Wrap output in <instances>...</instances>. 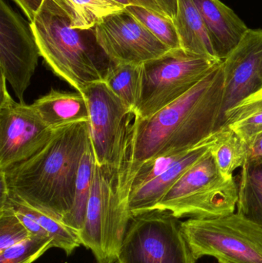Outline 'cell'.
<instances>
[{"label":"cell","mask_w":262,"mask_h":263,"mask_svg":"<svg viewBox=\"0 0 262 263\" xmlns=\"http://www.w3.org/2000/svg\"><path fill=\"white\" fill-rule=\"evenodd\" d=\"M31 236L27 229L7 205L0 207V252L23 242Z\"/></svg>","instance_id":"cell-27"},{"label":"cell","mask_w":262,"mask_h":263,"mask_svg":"<svg viewBox=\"0 0 262 263\" xmlns=\"http://www.w3.org/2000/svg\"><path fill=\"white\" fill-rule=\"evenodd\" d=\"M90 142L89 122L59 128L38 153L0 170V178L11 194L62 220L73 206L78 168Z\"/></svg>","instance_id":"cell-2"},{"label":"cell","mask_w":262,"mask_h":263,"mask_svg":"<svg viewBox=\"0 0 262 263\" xmlns=\"http://www.w3.org/2000/svg\"><path fill=\"white\" fill-rule=\"evenodd\" d=\"M210 153L221 174L233 177L234 172L246 163L247 145L235 132L223 127Z\"/></svg>","instance_id":"cell-23"},{"label":"cell","mask_w":262,"mask_h":263,"mask_svg":"<svg viewBox=\"0 0 262 263\" xmlns=\"http://www.w3.org/2000/svg\"><path fill=\"white\" fill-rule=\"evenodd\" d=\"M212 40L217 57L224 60L249 30L244 22L220 0H192Z\"/></svg>","instance_id":"cell-15"},{"label":"cell","mask_w":262,"mask_h":263,"mask_svg":"<svg viewBox=\"0 0 262 263\" xmlns=\"http://www.w3.org/2000/svg\"><path fill=\"white\" fill-rule=\"evenodd\" d=\"M7 205V206L10 207V208L15 212L17 217L19 219L22 223L24 225V227L27 229V230L29 232V233H30L31 236H38V237L42 238H49V239H51V237L49 236V235L48 234L47 232H46V230H45L44 229H43V227H42L41 226H40L39 224L35 220V219H32V217L28 216V215L18 211V210L12 208V207L9 206V205ZM4 205H3V206H4Z\"/></svg>","instance_id":"cell-28"},{"label":"cell","mask_w":262,"mask_h":263,"mask_svg":"<svg viewBox=\"0 0 262 263\" xmlns=\"http://www.w3.org/2000/svg\"><path fill=\"white\" fill-rule=\"evenodd\" d=\"M40 52L30 23L15 12L6 0H0L1 76L20 103L38 66Z\"/></svg>","instance_id":"cell-11"},{"label":"cell","mask_w":262,"mask_h":263,"mask_svg":"<svg viewBox=\"0 0 262 263\" xmlns=\"http://www.w3.org/2000/svg\"><path fill=\"white\" fill-rule=\"evenodd\" d=\"M218 134L219 130L191 148L184 157L163 174L142 186L131 190L128 202L131 216L155 208L179 178L210 152Z\"/></svg>","instance_id":"cell-14"},{"label":"cell","mask_w":262,"mask_h":263,"mask_svg":"<svg viewBox=\"0 0 262 263\" xmlns=\"http://www.w3.org/2000/svg\"><path fill=\"white\" fill-rule=\"evenodd\" d=\"M238 185L237 213L262 228V161L241 167Z\"/></svg>","instance_id":"cell-20"},{"label":"cell","mask_w":262,"mask_h":263,"mask_svg":"<svg viewBox=\"0 0 262 263\" xmlns=\"http://www.w3.org/2000/svg\"><path fill=\"white\" fill-rule=\"evenodd\" d=\"M165 15L175 20L178 10V0H155Z\"/></svg>","instance_id":"cell-31"},{"label":"cell","mask_w":262,"mask_h":263,"mask_svg":"<svg viewBox=\"0 0 262 263\" xmlns=\"http://www.w3.org/2000/svg\"><path fill=\"white\" fill-rule=\"evenodd\" d=\"M30 24L40 55L55 75L81 93L89 85L104 82L113 63L98 46L93 29H72L50 0Z\"/></svg>","instance_id":"cell-3"},{"label":"cell","mask_w":262,"mask_h":263,"mask_svg":"<svg viewBox=\"0 0 262 263\" xmlns=\"http://www.w3.org/2000/svg\"><path fill=\"white\" fill-rule=\"evenodd\" d=\"M82 93L89 106L91 143L97 164L119 174L127 165L135 112L104 82L89 85Z\"/></svg>","instance_id":"cell-9"},{"label":"cell","mask_w":262,"mask_h":263,"mask_svg":"<svg viewBox=\"0 0 262 263\" xmlns=\"http://www.w3.org/2000/svg\"><path fill=\"white\" fill-rule=\"evenodd\" d=\"M4 205H9L35 219L47 232L52 239L53 247L63 250L67 256L82 246L77 233L65 225L61 219L41 209L29 205L9 192L7 199L0 207Z\"/></svg>","instance_id":"cell-19"},{"label":"cell","mask_w":262,"mask_h":263,"mask_svg":"<svg viewBox=\"0 0 262 263\" xmlns=\"http://www.w3.org/2000/svg\"><path fill=\"white\" fill-rule=\"evenodd\" d=\"M223 127L235 132L247 145L261 133L262 88L227 111Z\"/></svg>","instance_id":"cell-21"},{"label":"cell","mask_w":262,"mask_h":263,"mask_svg":"<svg viewBox=\"0 0 262 263\" xmlns=\"http://www.w3.org/2000/svg\"><path fill=\"white\" fill-rule=\"evenodd\" d=\"M113 1L117 2V3H120V4L123 5L125 6H130L132 4L131 0H113Z\"/></svg>","instance_id":"cell-33"},{"label":"cell","mask_w":262,"mask_h":263,"mask_svg":"<svg viewBox=\"0 0 262 263\" xmlns=\"http://www.w3.org/2000/svg\"><path fill=\"white\" fill-rule=\"evenodd\" d=\"M131 1H132V4L135 5V6H143V7L147 8V9H151V10L155 11V12L166 15L155 0H131Z\"/></svg>","instance_id":"cell-32"},{"label":"cell","mask_w":262,"mask_h":263,"mask_svg":"<svg viewBox=\"0 0 262 263\" xmlns=\"http://www.w3.org/2000/svg\"><path fill=\"white\" fill-rule=\"evenodd\" d=\"M260 161H262V133L258 135L247 145L246 163H252Z\"/></svg>","instance_id":"cell-30"},{"label":"cell","mask_w":262,"mask_h":263,"mask_svg":"<svg viewBox=\"0 0 262 263\" xmlns=\"http://www.w3.org/2000/svg\"><path fill=\"white\" fill-rule=\"evenodd\" d=\"M130 185L125 171L117 174L95 164L84 227L78 233L82 246L97 263H115L130 219Z\"/></svg>","instance_id":"cell-4"},{"label":"cell","mask_w":262,"mask_h":263,"mask_svg":"<svg viewBox=\"0 0 262 263\" xmlns=\"http://www.w3.org/2000/svg\"><path fill=\"white\" fill-rule=\"evenodd\" d=\"M223 103L218 130L225 115L240 102L262 88V29H250L223 60Z\"/></svg>","instance_id":"cell-13"},{"label":"cell","mask_w":262,"mask_h":263,"mask_svg":"<svg viewBox=\"0 0 262 263\" xmlns=\"http://www.w3.org/2000/svg\"><path fill=\"white\" fill-rule=\"evenodd\" d=\"M32 105L15 102L1 76L0 170L23 162L41 150L55 134Z\"/></svg>","instance_id":"cell-10"},{"label":"cell","mask_w":262,"mask_h":263,"mask_svg":"<svg viewBox=\"0 0 262 263\" xmlns=\"http://www.w3.org/2000/svg\"><path fill=\"white\" fill-rule=\"evenodd\" d=\"M141 64L112 63L105 78L109 89L135 112L139 92Z\"/></svg>","instance_id":"cell-24"},{"label":"cell","mask_w":262,"mask_h":263,"mask_svg":"<svg viewBox=\"0 0 262 263\" xmlns=\"http://www.w3.org/2000/svg\"><path fill=\"white\" fill-rule=\"evenodd\" d=\"M95 164L96 160L90 142L83 154L78 168L73 206L71 211L62 219L63 223L75 232L78 236L84 227Z\"/></svg>","instance_id":"cell-22"},{"label":"cell","mask_w":262,"mask_h":263,"mask_svg":"<svg viewBox=\"0 0 262 263\" xmlns=\"http://www.w3.org/2000/svg\"><path fill=\"white\" fill-rule=\"evenodd\" d=\"M182 230L197 260L206 256L218 263H262V228L237 213L189 219Z\"/></svg>","instance_id":"cell-8"},{"label":"cell","mask_w":262,"mask_h":263,"mask_svg":"<svg viewBox=\"0 0 262 263\" xmlns=\"http://www.w3.org/2000/svg\"><path fill=\"white\" fill-rule=\"evenodd\" d=\"M238 200L235 178L225 177L210 152L191 166L154 209L182 219H206L235 213Z\"/></svg>","instance_id":"cell-5"},{"label":"cell","mask_w":262,"mask_h":263,"mask_svg":"<svg viewBox=\"0 0 262 263\" xmlns=\"http://www.w3.org/2000/svg\"><path fill=\"white\" fill-rule=\"evenodd\" d=\"M93 30L98 46L114 63L139 65L171 50L126 10L108 17Z\"/></svg>","instance_id":"cell-12"},{"label":"cell","mask_w":262,"mask_h":263,"mask_svg":"<svg viewBox=\"0 0 262 263\" xmlns=\"http://www.w3.org/2000/svg\"><path fill=\"white\" fill-rule=\"evenodd\" d=\"M67 17L72 29L91 30L126 6L113 0H50Z\"/></svg>","instance_id":"cell-18"},{"label":"cell","mask_w":262,"mask_h":263,"mask_svg":"<svg viewBox=\"0 0 262 263\" xmlns=\"http://www.w3.org/2000/svg\"><path fill=\"white\" fill-rule=\"evenodd\" d=\"M125 10L147 28L170 49H182L179 35L174 20L143 6L130 5Z\"/></svg>","instance_id":"cell-25"},{"label":"cell","mask_w":262,"mask_h":263,"mask_svg":"<svg viewBox=\"0 0 262 263\" xmlns=\"http://www.w3.org/2000/svg\"><path fill=\"white\" fill-rule=\"evenodd\" d=\"M40 118L52 129L68 125L89 122L87 101L81 92L51 89L32 104Z\"/></svg>","instance_id":"cell-16"},{"label":"cell","mask_w":262,"mask_h":263,"mask_svg":"<svg viewBox=\"0 0 262 263\" xmlns=\"http://www.w3.org/2000/svg\"><path fill=\"white\" fill-rule=\"evenodd\" d=\"M221 62L179 49L142 63L135 117H152L189 92Z\"/></svg>","instance_id":"cell-6"},{"label":"cell","mask_w":262,"mask_h":263,"mask_svg":"<svg viewBox=\"0 0 262 263\" xmlns=\"http://www.w3.org/2000/svg\"><path fill=\"white\" fill-rule=\"evenodd\" d=\"M182 230L167 210L132 215L115 263H196Z\"/></svg>","instance_id":"cell-7"},{"label":"cell","mask_w":262,"mask_h":263,"mask_svg":"<svg viewBox=\"0 0 262 263\" xmlns=\"http://www.w3.org/2000/svg\"><path fill=\"white\" fill-rule=\"evenodd\" d=\"M223 62L183 97L131 126L126 170L151 159L189 149L218 130L223 103Z\"/></svg>","instance_id":"cell-1"},{"label":"cell","mask_w":262,"mask_h":263,"mask_svg":"<svg viewBox=\"0 0 262 263\" xmlns=\"http://www.w3.org/2000/svg\"><path fill=\"white\" fill-rule=\"evenodd\" d=\"M174 23L183 50L219 60L207 28L192 0H178V10Z\"/></svg>","instance_id":"cell-17"},{"label":"cell","mask_w":262,"mask_h":263,"mask_svg":"<svg viewBox=\"0 0 262 263\" xmlns=\"http://www.w3.org/2000/svg\"><path fill=\"white\" fill-rule=\"evenodd\" d=\"M12 1L23 11L28 21L32 23L41 8L43 7L46 0H12Z\"/></svg>","instance_id":"cell-29"},{"label":"cell","mask_w":262,"mask_h":263,"mask_svg":"<svg viewBox=\"0 0 262 263\" xmlns=\"http://www.w3.org/2000/svg\"><path fill=\"white\" fill-rule=\"evenodd\" d=\"M52 247V239L32 236L0 252V263H32Z\"/></svg>","instance_id":"cell-26"}]
</instances>
